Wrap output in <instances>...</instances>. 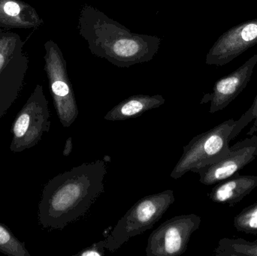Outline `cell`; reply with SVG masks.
Instances as JSON below:
<instances>
[{"label": "cell", "mask_w": 257, "mask_h": 256, "mask_svg": "<svg viewBox=\"0 0 257 256\" xmlns=\"http://www.w3.org/2000/svg\"><path fill=\"white\" fill-rule=\"evenodd\" d=\"M105 161L85 162L53 177L44 187L38 218L45 228L63 229L84 216L105 192Z\"/></svg>", "instance_id": "6da1fadb"}, {"label": "cell", "mask_w": 257, "mask_h": 256, "mask_svg": "<svg viewBox=\"0 0 257 256\" xmlns=\"http://www.w3.org/2000/svg\"><path fill=\"white\" fill-rule=\"evenodd\" d=\"M78 30L93 55L118 68L151 61L161 45L160 38L133 33L88 4L81 6Z\"/></svg>", "instance_id": "7a4b0ae2"}, {"label": "cell", "mask_w": 257, "mask_h": 256, "mask_svg": "<svg viewBox=\"0 0 257 256\" xmlns=\"http://www.w3.org/2000/svg\"><path fill=\"white\" fill-rule=\"evenodd\" d=\"M253 120L254 116L250 108L238 120L229 119L193 137L183 147L182 155L171 172V177L177 180L189 171L196 173L224 157L230 150L229 143Z\"/></svg>", "instance_id": "3957f363"}, {"label": "cell", "mask_w": 257, "mask_h": 256, "mask_svg": "<svg viewBox=\"0 0 257 256\" xmlns=\"http://www.w3.org/2000/svg\"><path fill=\"white\" fill-rule=\"evenodd\" d=\"M175 201L171 189L147 195L138 201L105 239V249L116 252L132 237L152 228Z\"/></svg>", "instance_id": "277c9868"}, {"label": "cell", "mask_w": 257, "mask_h": 256, "mask_svg": "<svg viewBox=\"0 0 257 256\" xmlns=\"http://www.w3.org/2000/svg\"><path fill=\"white\" fill-rule=\"evenodd\" d=\"M50 118L48 102L43 87L38 84L14 122L11 151L21 153L37 145L44 134L49 132Z\"/></svg>", "instance_id": "5b68a950"}, {"label": "cell", "mask_w": 257, "mask_h": 256, "mask_svg": "<svg viewBox=\"0 0 257 256\" xmlns=\"http://www.w3.org/2000/svg\"><path fill=\"white\" fill-rule=\"evenodd\" d=\"M45 49V70L54 107L60 123L64 127L69 128L76 120L79 111L68 75L66 60L58 45L54 41H48Z\"/></svg>", "instance_id": "8992f818"}, {"label": "cell", "mask_w": 257, "mask_h": 256, "mask_svg": "<svg viewBox=\"0 0 257 256\" xmlns=\"http://www.w3.org/2000/svg\"><path fill=\"white\" fill-rule=\"evenodd\" d=\"M198 215H180L168 219L150 234L147 245L148 256H178L186 252L192 234L199 229Z\"/></svg>", "instance_id": "52a82bcc"}, {"label": "cell", "mask_w": 257, "mask_h": 256, "mask_svg": "<svg viewBox=\"0 0 257 256\" xmlns=\"http://www.w3.org/2000/svg\"><path fill=\"white\" fill-rule=\"evenodd\" d=\"M19 36L0 30V119L3 118L19 95L25 75L24 70H12L24 56Z\"/></svg>", "instance_id": "ba28073f"}, {"label": "cell", "mask_w": 257, "mask_h": 256, "mask_svg": "<svg viewBox=\"0 0 257 256\" xmlns=\"http://www.w3.org/2000/svg\"><path fill=\"white\" fill-rule=\"evenodd\" d=\"M257 45V18L232 27L219 37L207 54L205 63L221 67Z\"/></svg>", "instance_id": "9c48e42d"}, {"label": "cell", "mask_w": 257, "mask_h": 256, "mask_svg": "<svg viewBox=\"0 0 257 256\" xmlns=\"http://www.w3.org/2000/svg\"><path fill=\"white\" fill-rule=\"evenodd\" d=\"M257 157V135L238 141L224 157L196 171L199 181L210 186L233 177Z\"/></svg>", "instance_id": "30bf717a"}, {"label": "cell", "mask_w": 257, "mask_h": 256, "mask_svg": "<svg viewBox=\"0 0 257 256\" xmlns=\"http://www.w3.org/2000/svg\"><path fill=\"white\" fill-rule=\"evenodd\" d=\"M257 64V54L250 57L232 73L214 84L211 93L205 95L201 103L210 102L209 112H218L226 108L246 88Z\"/></svg>", "instance_id": "8fae6325"}, {"label": "cell", "mask_w": 257, "mask_h": 256, "mask_svg": "<svg viewBox=\"0 0 257 256\" xmlns=\"http://www.w3.org/2000/svg\"><path fill=\"white\" fill-rule=\"evenodd\" d=\"M257 187V176L240 175L239 173L230 178L219 182L208 194L210 199L215 203L234 207L244 197Z\"/></svg>", "instance_id": "7c38bea8"}, {"label": "cell", "mask_w": 257, "mask_h": 256, "mask_svg": "<svg viewBox=\"0 0 257 256\" xmlns=\"http://www.w3.org/2000/svg\"><path fill=\"white\" fill-rule=\"evenodd\" d=\"M36 11L21 0H0V27L36 28L43 24Z\"/></svg>", "instance_id": "4fadbf2b"}, {"label": "cell", "mask_w": 257, "mask_h": 256, "mask_svg": "<svg viewBox=\"0 0 257 256\" xmlns=\"http://www.w3.org/2000/svg\"><path fill=\"white\" fill-rule=\"evenodd\" d=\"M165 102L166 100L161 95H135L117 104L107 113L104 119L108 121H123L160 108Z\"/></svg>", "instance_id": "5bb4252c"}, {"label": "cell", "mask_w": 257, "mask_h": 256, "mask_svg": "<svg viewBox=\"0 0 257 256\" xmlns=\"http://www.w3.org/2000/svg\"><path fill=\"white\" fill-rule=\"evenodd\" d=\"M214 255L217 256H257V240L247 241L244 239H220L217 247L214 249Z\"/></svg>", "instance_id": "9a60e30c"}, {"label": "cell", "mask_w": 257, "mask_h": 256, "mask_svg": "<svg viewBox=\"0 0 257 256\" xmlns=\"http://www.w3.org/2000/svg\"><path fill=\"white\" fill-rule=\"evenodd\" d=\"M0 252L9 256H30L25 243L15 237L6 225L0 222Z\"/></svg>", "instance_id": "2e32d148"}, {"label": "cell", "mask_w": 257, "mask_h": 256, "mask_svg": "<svg viewBox=\"0 0 257 256\" xmlns=\"http://www.w3.org/2000/svg\"><path fill=\"white\" fill-rule=\"evenodd\" d=\"M233 223L238 232L257 235V202L245 207L237 214Z\"/></svg>", "instance_id": "e0dca14e"}, {"label": "cell", "mask_w": 257, "mask_h": 256, "mask_svg": "<svg viewBox=\"0 0 257 256\" xmlns=\"http://www.w3.org/2000/svg\"><path fill=\"white\" fill-rule=\"evenodd\" d=\"M105 240H100L97 243H93L91 246L83 249L82 250L75 254L77 256H102L105 253Z\"/></svg>", "instance_id": "ac0fdd59"}, {"label": "cell", "mask_w": 257, "mask_h": 256, "mask_svg": "<svg viewBox=\"0 0 257 256\" xmlns=\"http://www.w3.org/2000/svg\"><path fill=\"white\" fill-rule=\"evenodd\" d=\"M250 108H251L252 112H253V116H254V123H253V125L250 128V130L247 132V135H248V136H252L257 132V94Z\"/></svg>", "instance_id": "d6986e66"}, {"label": "cell", "mask_w": 257, "mask_h": 256, "mask_svg": "<svg viewBox=\"0 0 257 256\" xmlns=\"http://www.w3.org/2000/svg\"><path fill=\"white\" fill-rule=\"evenodd\" d=\"M73 148V144H72V138L69 137L67 138L65 144L64 149H63V155L64 156H69L71 154Z\"/></svg>", "instance_id": "ffe728a7"}]
</instances>
